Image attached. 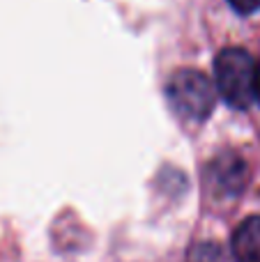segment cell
Returning <instances> with one entry per match:
<instances>
[{"mask_svg":"<svg viewBox=\"0 0 260 262\" xmlns=\"http://www.w3.org/2000/svg\"><path fill=\"white\" fill-rule=\"evenodd\" d=\"M256 99L260 101V67H258V97H256Z\"/></svg>","mask_w":260,"mask_h":262,"instance_id":"cell-7","label":"cell"},{"mask_svg":"<svg viewBox=\"0 0 260 262\" xmlns=\"http://www.w3.org/2000/svg\"><path fill=\"white\" fill-rule=\"evenodd\" d=\"M191 262H224V255H221L214 246L205 244V246H198L191 253Z\"/></svg>","mask_w":260,"mask_h":262,"instance_id":"cell-5","label":"cell"},{"mask_svg":"<svg viewBox=\"0 0 260 262\" xmlns=\"http://www.w3.org/2000/svg\"><path fill=\"white\" fill-rule=\"evenodd\" d=\"M228 3L233 5V9L240 14H251V12H256V9H260V0H228Z\"/></svg>","mask_w":260,"mask_h":262,"instance_id":"cell-6","label":"cell"},{"mask_svg":"<svg viewBox=\"0 0 260 262\" xmlns=\"http://www.w3.org/2000/svg\"><path fill=\"white\" fill-rule=\"evenodd\" d=\"M258 67L244 49H226L214 60L216 92L233 108H249L258 97Z\"/></svg>","mask_w":260,"mask_h":262,"instance_id":"cell-1","label":"cell"},{"mask_svg":"<svg viewBox=\"0 0 260 262\" xmlns=\"http://www.w3.org/2000/svg\"><path fill=\"white\" fill-rule=\"evenodd\" d=\"M233 255L237 262H260V216H249L235 230Z\"/></svg>","mask_w":260,"mask_h":262,"instance_id":"cell-3","label":"cell"},{"mask_svg":"<svg viewBox=\"0 0 260 262\" xmlns=\"http://www.w3.org/2000/svg\"><path fill=\"white\" fill-rule=\"evenodd\" d=\"M166 97L178 115L187 120H201L210 118V113L216 106V85L201 72L193 69H182L173 74L166 85Z\"/></svg>","mask_w":260,"mask_h":262,"instance_id":"cell-2","label":"cell"},{"mask_svg":"<svg viewBox=\"0 0 260 262\" xmlns=\"http://www.w3.org/2000/svg\"><path fill=\"white\" fill-rule=\"evenodd\" d=\"M214 180H216V184L221 186V191H230V193L242 191L244 182H247V168H244V161L242 159H237V157L216 159Z\"/></svg>","mask_w":260,"mask_h":262,"instance_id":"cell-4","label":"cell"}]
</instances>
